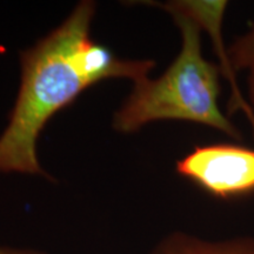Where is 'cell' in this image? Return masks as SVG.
Segmentation results:
<instances>
[{"mask_svg": "<svg viewBox=\"0 0 254 254\" xmlns=\"http://www.w3.org/2000/svg\"><path fill=\"white\" fill-rule=\"evenodd\" d=\"M159 7L164 8L168 13H179L192 19L194 23L202 30H205L211 37L214 45L215 53L219 59L222 75L226 78L231 86V97L228 103V114H233L238 111H243L246 114L251 126L254 124V116L251 110L247 99L244 98L237 84L236 71L228 57V50H225L222 43L221 28L225 13L228 6L227 1H199V0H177L168 1L166 4H157Z\"/></svg>", "mask_w": 254, "mask_h": 254, "instance_id": "cell-4", "label": "cell"}, {"mask_svg": "<svg viewBox=\"0 0 254 254\" xmlns=\"http://www.w3.org/2000/svg\"><path fill=\"white\" fill-rule=\"evenodd\" d=\"M176 171L214 198L254 194V148L236 142L195 146L177 161Z\"/></svg>", "mask_w": 254, "mask_h": 254, "instance_id": "cell-3", "label": "cell"}, {"mask_svg": "<svg viewBox=\"0 0 254 254\" xmlns=\"http://www.w3.org/2000/svg\"><path fill=\"white\" fill-rule=\"evenodd\" d=\"M152 254H254V237L209 240L178 231L164 238Z\"/></svg>", "mask_w": 254, "mask_h": 254, "instance_id": "cell-5", "label": "cell"}, {"mask_svg": "<svg viewBox=\"0 0 254 254\" xmlns=\"http://www.w3.org/2000/svg\"><path fill=\"white\" fill-rule=\"evenodd\" d=\"M0 254H44L38 251L25 250V249H14V247H0Z\"/></svg>", "mask_w": 254, "mask_h": 254, "instance_id": "cell-8", "label": "cell"}, {"mask_svg": "<svg viewBox=\"0 0 254 254\" xmlns=\"http://www.w3.org/2000/svg\"><path fill=\"white\" fill-rule=\"evenodd\" d=\"M249 75H247V103H249L251 110L254 116V59L249 66ZM253 138H254V124L252 125Z\"/></svg>", "mask_w": 254, "mask_h": 254, "instance_id": "cell-7", "label": "cell"}, {"mask_svg": "<svg viewBox=\"0 0 254 254\" xmlns=\"http://www.w3.org/2000/svg\"><path fill=\"white\" fill-rule=\"evenodd\" d=\"M230 57L238 69L247 68L254 59V23L245 34L237 38L230 46Z\"/></svg>", "mask_w": 254, "mask_h": 254, "instance_id": "cell-6", "label": "cell"}, {"mask_svg": "<svg viewBox=\"0 0 254 254\" xmlns=\"http://www.w3.org/2000/svg\"><path fill=\"white\" fill-rule=\"evenodd\" d=\"M94 9V2L81 1L59 27L20 53V87L0 135V173L47 177L37 154L41 131L97 84L85 64Z\"/></svg>", "mask_w": 254, "mask_h": 254, "instance_id": "cell-1", "label": "cell"}, {"mask_svg": "<svg viewBox=\"0 0 254 254\" xmlns=\"http://www.w3.org/2000/svg\"><path fill=\"white\" fill-rule=\"evenodd\" d=\"M182 34V49L157 79H141L113 117V127L133 133L147 124L179 120L204 125L241 141V133L222 112L220 66L202 56L201 28L192 19L170 13Z\"/></svg>", "mask_w": 254, "mask_h": 254, "instance_id": "cell-2", "label": "cell"}]
</instances>
